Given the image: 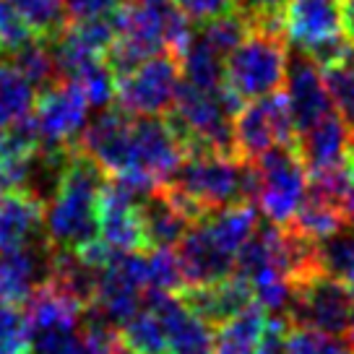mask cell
Returning <instances> with one entry per match:
<instances>
[{"instance_id":"45","label":"cell","mask_w":354,"mask_h":354,"mask_svg":"<svg viewBox=\"0 0 354 354\" xmlns=\"http://www.w3.org/2000/svg\"><path fill=\"white\" fill-rule=\"evenodd\" d=\"M346 342L352 344V349H354V321H352V328H349V333H346Z\"/></svg>"},{"instance_id":"21","label":"cell","mask_w":354,"mask_h":354,"mask_svg":"<svg viewBox=\"0 0 354 354\" xmlns=\"http://www.w3.org/2000/svg\"><path fill=\"white\" fill-rule=\"evenodd\" d=\"M180 297L206 323H221L248 305H253V289L240 274H230L227 279L211 281V284L185 287L180 292Z\"/></svg>"},{"instance_id":"31","label":"cell","mask_w":354,"mask_h":354,"mask_svg":"<svg viewBox=\"0 0 354 354\" xmlns=\"http://www.w3.org/2000/svg\"><path fill=\"white\" fill-rule=\"evenodd\" d=\"M37 88L11 66L0 68V131L24 120L34 107Z\"/></svg>"},{"instance_id":"18","label":"cell","mask_w":354,"mask_h":354,"mask_svg":"<svg viewBox=\"0 0 354 354\" xmlns=\"http://www.w3.org/2000/svg\"><path fill=\"white\" fill-rule=\"evenodd\" d=\"M133 115L120 107H104L100 110L86 128L78 136V149L91 156L107 175H118L125 165V149H128V133H131Z\"/></svg>"},{"instance_id":"25","label":"cell","mask_w":354,"mask_h":354,"mask_svg":"<svg viewBox=\"0 0 354 354\" xmlns=\"http://www.w3.org/2000/svg\"><path fill=\"white\" fill-rule=\"evenodd\" d=\"M180 76L185 84L203 91H219L224 86V57L209 47L201 39L198 34L193 32V39L188 42V47L180 53Z\"/></svg>"},{"instance_id":"44","label":"cell","mask_w":354,"mask_h":354,"mask_svg":"<svg viewBox=\"0 0 354 354\" xmlns=\"http://www.w3.org/2000/svg\"><path fill=\"white\" fill-rule=\"evenodd\" d=\"M344 34L354 44V0H344Z\"/></svg>"},{"instance_id":"26","label":"cell","mask_w":354,"mask_h":354,"mask_svg":"<svg viewBox=\"0 0 354 354\" xmlns=\"http://www.w3.org/2000/svg\"><path fill=\"white\" fill-rule=\"evenodd\" d=\"M287 227L305 234L313 243H321L326 237H331L333 232H339L342 227H346V216H344L342 203H333V201H326L321 196L308 193L302 206L295 214L292 224H287Z\"/></svg>"},{"instance_id":"8","label":"cell","mask_w":354,"mask_h":354,"mask_svg":"<svg viewBox=\"0 0 354 354\" xmlns=\"http://www.w3.org/2000/svg\"><path fill=\"white\" fill-rule=\"evenodd\" d=\"M281 34L289 47L313 57L318 66H328L352 44L344 39V0H287Z\"/></svg>"},{"instance_id":"43","label":"cell","mask_w":354,"mask_h":354,"mask_svg":"<svg viewBox=\"0 0 354 354\" xmlns=\"http://www.w3.org/2000/svg\"><path fill=\"white\" fill-rule=\"evenodd\" d=\"M342 209H344V216H346V224L354 227V141H352L349 159H346V185H344Z\"/></svg>"},{"instance_id":"2","label":"cell","mask_w":354,"mask_h":354,"mask_svg":"<svg viewBox=\"0 0 354 354\" xmlns=\"http://www.w3.org/2000/svg\"><path fill=\"white\" fill-rule=\"evenodd\" d=\"M162 190L190 221H198L209 211L243 201L253 203L255 169L253 162L237 154L188 151L185 162Z\"/></svg>"},{"instance_id":"1","label":"cell","mask_w":354,"mask_h":354,"mask_svg":"<svg viewBox=\"0 0 354 354\" xmlns=\"http://www.w3.org/2000/svg\"><path fill=\"white\" fill-rule=\"evenodd\" d=\"M255 227L258 211L250 201L209 211L206 216L193 221L175 250L185 287L211 284L234 274L237 255L255 232Z\"/></svg>"},{"instance_id":"7","label":"cell","mask_w":354,"mask_h":354,"mask_svg":"<svg viewBox=\"0 0 354 354\" xmlns=\"http://www.w3.org/2000/svg\"><path fill=\"white\" fill-rule=\"evenodd\" d=\"M287 47L281 29H250L224 57V88L240 104L279 91L287 76Z\"/></svg>"},{"instance_id":"6","label":"cell","mask_w":354,"mask_h":354,"mask_svg":"<svg viewBox=\"0 0 354 354\" xmlns=\"http://www.w3.org/2000/svg\"><path fill=\"white\" fill-rule=\"evenodd\" d=\"M243 104L227 88L203 91L180 81L169 107V125L188 146V151H224L234 154V115Z\"/></svg>"},{"instance_id":"11","label":"cell","mask_w":354,"mask_h":354,"mask_svg":"<svg viewBox=\"0 0 354 354\" xmlns=\"http://www.w3.org/2000/svg\"><path fill=\"white\" fill-rule=\"evenodd\" d=\"M180 63L172 53L146 57L115 81L118 107L136 118H162L169 112L180 88Z\"/></svg>"},{"instance_id":"17","label":"cell","mask_w":354,"mask_h":354,"mask_svg":"<svg viewBox=\"0 0 354 354\" xmlns=\"http://www.w3.org/2000/svg\"><path fill=\"white\" fill-rule=\"evenodd\" d=\"M115 42V24L112 19H94V21H71L68 29L50 39L55 55L60 78L73 76L78 68L94 60H104Z\"/></svg>"},{"instance_id":"41","label":"cell","mask_w":354,"mask_h":354,"mask_svg":"<svg viewBox=\"0 0 354 354\" xmlns=\"http://www.w3.org/2000/svg\"><path fill=\"white\" fill-rule=\"evenodd\" d=\"M175 6L188 16L190 24H203L221 13L234 11V0H175Z\"/></svg>"},{"instance_id":"32","label":"cell","mask_w":354,"mask_h":354,"mask_svg":"<svg viewBox=\"0 0 354 354\" xmlns=\"http://www.w3.org/2000/svg\"><path fill=\"white\" fill-rule=\"evenodd\" d=\"M13 8L21 13L26 26L39 39H55L66 29L68 13L66 0H11Z\"/></svg>"},{"instance_id":"42","label":"cell","mask_w":354,"mask_h":354,"mask_svg":"<svg viewBox=\"0 0 354 354\" xmlns=\"http://www.w3.org/2000/svg\"><path fill=\"white\" fill-rule=\"evenodd\" d=\"M289 323L281 318H268V326L263 331V339L253 354H284V339H287Z\"/></svg>"},{"instance_id":"23","label":"cell","mask_w":354,"mask_h":354,"mask_svg":"<svg viewBox=\"0 0 354 354\" xmlns=\"http://www.w3.org/2000/svg\"><path fill=\"white\" fill-rule=\"evenodd\" d=\"M141 219H144V234L149 248H172L183 240V234L193 224L167 198L165 190L141 196Z\"/></svg>"},{"instance_id":"24","label":"cell","mask_w":354,"mask_h":354,"mask_svg":"<svg viewBox=\"0 0 354 354\" xmlns=\"http://www.w3.org/2000/svg\"><path fill=\"white\" fill-rule=\"evenodd\" d=\"M268 313L261 305H248L219 323L214 333V354H253L268 326Z\"/></svg>"},{"instance_id":"16","label":"cell","mask_w":354,"mask_h":354,"mask_svg":"<svg viewBox=\"0 0 354 354\" xmlns=\"http://www.w3.org/2000/svg\"><path fill=\"white\" fill-rule=\"evenodd\" d=\"M146 305L154 310L165 326L169 354H214L211 323L196 315L180 295L149 292Z\"/></svg>"},{"instance_id":"36","label":"cell","mask_w":354,"mask_h":354,"mask_svg":"<svg viewBox=\"0 0 354 354\" xmlns=\"http://www.w3.org/2000/svg\"><path fill=\"white\" fill-rule=\"evenodd\" d=\"M81 342H84V354H120V328L112 323L102 321L97 315L86 313L81 323Z\"/></svg>"},{"instance_id":"30","label":"cell","mask_w":354,"mask_h":354,"mask_svg":"<svg viewBox=\"0 0 354 354\" xmlns=\"http://www.w3.org/2000/svg\"><path fill=\"white\" fill-rule=\"evenodd\" d=\"M318 266L321 271L344 281L354 297V227L346 224L318 243Z\"/></svg>"},{"instance_id":"5","label":"cell","mask_w":354,"mask_h":354,"mask_svg":"<svg viewBox=\"0 0 354 354\" xmlns=\"http://www.w3.org/2000/svg\"><path fill=\"white\" fill-rule=\"evenodd\" d=\"M188 156V146L162 118H136L133 115L125 165L118 175H112L136 196H149L162 190L175 177L180 165Z\"/></svg>"},{"instance_id":"40","label":"cell","mask_w":354,"mask_h":354,"mask_svg":"<svg viewBox=\"0 0 354 354\" xmlns=\"http://www.w3.org/2000/svg\"><path fill=\"white\" fill-rule=\"evenodd\" d=\"M122 0H66L68 21H94L112 19Z\"/></svg>"},{"instance_id":"37","label":"cell","mask_w":354,"mask_h":354,"mask_svg":"<svg viewBox=\"0 0 354 354\" xmlns=\"http://www.w3.org/2000/svg\"><path fill=\"white\" fill-rule=\"evenodd\" d=\"M0 354H29V328L16 305L0 302Z\"/></svg>"},{"instance_id":"4","label":"cell","mask_w":354,"mask_h":354,"mask_svg":"<svg viewBox=\"0 0 354 354\" xmlns=\"http://www.w3.org/2000/svg\"><path fill=\"white\" fill-rule=\"evenodd\" d=\"M107 172L81 149H73L66 175L42 209L44 237L53 250L76 253L100 237L97 203Z\"/></svg>"},{"instance_id":"19","label":"cell","mask_w":354,"mask_h":354,"mask_svg":"<svg viewBox=\"0 0 354 354\" xmlns=\"http://www.w3.org/2000/svg\"><path fill=\"white\" fill-rule=\"evenodd\" d=\"M352 141V131L344 125L342 118L336 112H328L315 125H310L308 131L297 133V154L308 175L331 172V169L346 167Z\"/></svg>"},{"instance_id":"9","label":"cell","mask_w":354,"mask_h":354,"mask_svg":"<svg viewBox=\"0 0 354 354\" xmlns=\"http://www.w3.org/2000/svg\"><path fill=\"white\" fill-rule=\"evenodd\" d=\"M255 196L253 203L271 224H292L297 209L308 196V169L297 154V144L274 146L253 159Z\"/></svg>"},{"instance_id":"10","label":"cell","mask_w":354,"mask_h":354,"mask_svg":"<svg viewBox=\"0 0 354 354\" xmlns=\"http://www.w3.org/2000/svg\"><path fill=\"white\" fill-rule=\"evenodd\" d=\"M289 326H302L328 336H346L354 321V297L344 281L326 271H313L295 281Z\"/></svg>"},{"instance_id":"27","label":"cell","mask_w":354,"mask_h":354,"mask_svg":"<svg viewBox=\"0 0 354 354\" xmlns=\"http://www.w3.org/2000/svg\"><path fill=\"white\" fill-rule=\"evenodd\" d=\"M321 71L333 110L354 136V44H349L346 53L328 66H321Z\"/></svg>"},{"instance_id":"38","label":"cell","mask_w":354,"mask_h":354,"mask_svg":"<svg viewBox=\"0 0 354 354\" xmlns=\"http://www.w3.org/2000/svg\"><path fill=\"white\" fill-rule=\"evenodd\" d=\"M32 39V29L26 26L21 13L13 8L11 0H0V57H11Z\"/></svg>"},{"instance_id":"15","label":"cell","mask_w":354,"mask_h":354,"mask_svg":"<svg viewBox=\"0 0 354 354\" xmlns=\"http://www.w3.org/2000/svg\"><path fill=\"white\" fill-rule=\"evenodd\" d=\"M284 84H287L284 100H287L289 115H292V122H295L297 133L308 131L310 125H315L321 118L333 112L321 66L305 53L295 50V55L289 57Z\"/></svg>"},{"instance_id":"3","label":"cell","mask_w":354,"mask_h":354,"mask_svg":"<svg viewBox=\"0 0 354 354\" xmlns=\"http://www.w3.org/2000/svg\"><path fill=\"white\" fill-rule=\"evenodd\" d=\"M112 24L115 42L107 53V63L115 76L159 53H172L177 57L196 32V24L188 21L175 0H122Z\"/></svg>"},{"instance_id":"28","label":"cell","mask_w":354,"mask_h":354,"mask_svg":"<svg viewBox=\"0 0 354 354\" xmlns=\"http://www.w3.org/2000/svg\"><path fill=\"white\" fill-rule=\"evenodd\" d=\"M120 342L122 349L131 354H169L165 326L149 305L122 323Z\"/></svg>"},{"instance_id":"35","label":"cell","mask_w":354,"mask_h":354,"mask_svg":"<svg viewBox=\"0 0 354 354\" xmlns=\"http://www.w3.org/2000/svg\"><path fill=\"white\" fill-rule=\"evenodd\" d=\"M284 354H354V349L344 336H328L302 326H289Z\"/></svg>"},{"instance_id":"22","label":"cell","mask_w":354,"mask_h":354,"mask_svg":"<svg viewBox=\"0 0 354 354\" xmlns=\"http://www.w3.org/2000/svg\"><path fill=\"white\" fill-rule=\"evenodd\" d=\"M42 209V203L24 190L0 193V250H19L47 240Z\"/></svg>"},{"instance_id":"33","label":"cell","mask_w":354,"mask_h":354,"mask_svg":"<svg viewBox=\"0 0 354 354\" xmlns=\"http://www.w3.org/2000/svg\"><path fill=\"white\" fill-rule=\"evenodd\" d=\"M68 78L81 88V94L86 97L91 110H104L115 100V81H118V76H115L112 66L107 63V57L78 68L76 73Z\"/></svg>"},{"instance_id":"29","label":"cell","mask_w":354,"mask_h":354,"mask_svg":"<svg viewBox=\"0 0 354 354\" xmlns=\"http://www.w3.org/2000/svg\"><path fill=\"white\" fill-rule=\"evenodd\" d=\"M8 60H11L8 66L16 68L34 88L50 86L53 81L60 78L55 55H53V47H50L47 39H39V37H34L32 42H26L21 50H16Z\"/></svg>"},{"instance_id":"14","label":"cell","mask_w":354,"mask_h":354,"mask_svg":"<svg viewBox=\"0 0 354 354\" xmlns=\"http://www.w3.org/2000/svg\"><path fill=\"white\" fill-rule=\"evenodd\" d=\"M97 227H100V240H104L115 253L149 250L144 219H141V196H136L115 177L107 180L100 190Z\"/></svg>"},{"instance_id":"34","label":"cell","mask_w":354,"mask_h":354,"mask_svg":"<svg viewBox=\"0 0 354 354\" xmlns=\"http://www.w3.org/2000/svg\"><path fill=\"white\" fill-rule=\"evenodd\" d=\"M146 253V281L149 292L180 295L185 289V277L172 248H149Z\"/></svg>"},{"instance_id":"13","label":"cell","mask_w":354,"mask_h":354,"mask_svg":"<svg viewBox=\"0 0 354 354\" xmlns=\"http://www.w3.org/2000/svg\"><path fill=\"white\" fill-rule=\"evenodd\" d=\"M88 102L68 78H57L34 97L32 120L42 146H76L88 122Z\"/></svg>"},{"instance_id":"12","label":"cell","mask_w":354,"mask_h":354,"mask_svg":"<svg viewBox=\"0 0 354 354\" xmlns=\"http://www.w3.org/2000/svg\"><path fill=\"white\" fill-rule=\"evenodd\" d=\"M232 133L234 154L248 162L271 151L274 146L297 144V131H295V122L289 115L287 100L279 91L240 107L234 115Z\"/></svg>"},{"instance_id":"39","label":"cell","mask_w":354,"mask_h":354,"mask_svg":"<svg viewBox=\"0 0 354 354\" xmlns=\"http://www.w3.org/2000/svg\"><path fill=\"white\" fill-rule=\"evenodd\" d=\"M287 0H234L237 13H243L250 29H281V13Z\"/></svg>"},{"instance_id":"20","label":"cell","mask_w":354,"mask_h":354,"mask_svg":"<svg viewBox=\"0 0 354 354\" xmlns=\"http://www.w3.org/2000/svg\"><path fill=\"white\" fill-rule=\"evenodd\" d=\"M53 248L47 240L19 250H0V302L21 305L50 277Z\"/></svg>"}]
</instances>
